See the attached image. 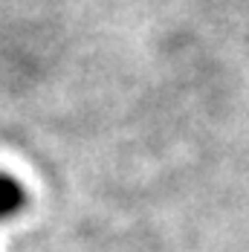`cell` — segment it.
<instances>
[{
  "label": "cell",
  "mask_w": 249,
  "mask_h": 252,
  "mask_svg": "<svg viewBox=\"0 0 249 252\" xmlns=\"http://www.w3.org/2000/svg\"><path fill=\"white\" fill-rule=\"evenodd\" d=\"M26 203L24 186L9 174H0V220H9L12 215H18Z\"/></svg>",
  "instance_id": "obj_1"
}]
</instances>
